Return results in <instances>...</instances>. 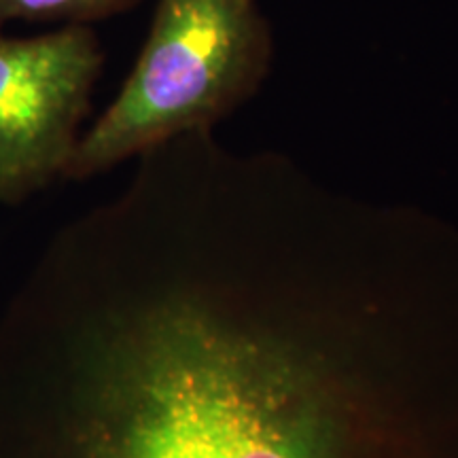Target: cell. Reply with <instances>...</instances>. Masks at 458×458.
<instances>
[{
    "label": "cell",
    "instance_id": "obj_1",
    "mask_svg": "<svg viewBox=\"0 0 458 458\" xmlns=\"http://www.w3.org/2000/svg\"><path fill=\"white\" fill-rule=\"evenodd\" d=\"M270 60V26L257 0H157L139 60L79 139L64 179H91L164 142L210 131L259 89Z\"/></svg>",
    "mask_w": 458,
    "mask_h": 458
},
{
    "label": "cell",
    "instance_id": "obj_3",
    "mask_svg": "<svg viewBox=\"0 0 458 458\" xmlns=\"http://www.w3.org/2000/svg\"><path fill=\"white\" fill-rule=\"evenodd\" d=\"M139 0H0V28L11 21L83 24L134 7Z\"/></svg>",
    "mask_w": 458,
    "mask_h": 458
},
{
    "label": "cell",
    "instance_id": "obj_2",
    "mask_svg": "<svg viewBox=\"0 0 458 458\" xmlns=\"http://www.w3.org/2000/svg\"><path fill=\"white\" fill-rule=\"evenodd\" d=\"M102 64L89 26L0 34V204L17 206L64 179Z\"/></svg>",
    "mask_w": 458,
    "mask_h": 458
}]
</instances>
